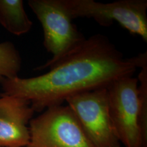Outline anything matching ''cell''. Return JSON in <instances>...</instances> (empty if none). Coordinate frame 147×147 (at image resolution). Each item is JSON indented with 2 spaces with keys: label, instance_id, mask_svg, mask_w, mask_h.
Returning <instances> with one entry per match:
<instances>
[{
  "label": "cell",
  "instance_id": "6da1fadb",
  "mask_svg": "<svg viewBox=\"0 0 147 147\" xmlns=\"http://www.w3.org/2000/svg\"><path fill=\"white\" fill-rule=\"evenodd\" d=\"M146 63V52L125 57L107 36L95 34L49 66L45 74L5 80L0 95L25 99L35 113H42L51 106L63 105L69 97L107 88L115 80L133 76Z\"/></svg>",
  "mask_w": 147,
  "mask_h": 147
},
{
  "label": "cell",
  "instance_id": "7a4b0ae2",
  "mask_svg": "<svg viewBox=\"0 0 147 147\" xmlns=\"http://www.w3.org/2000/svg\"><path fill=\"white\" fill-rule=\"evenodd\" d=\"M29 6L41 23L44 47L53 57L37 70H43L69 54L86 40L72 23L64 0H29Z\"/></svg>",
  "mask_w": 147,
  "mask_h": 147
},
{
  "label": "cell",
  "instance_id": "3957f363",
  "mask_svg": "<svg viewBox=\"0 0 147 147\" xmlns=\"http://www.w3.org/2000/svg\"><path fill=\"white\" fill-rule=\"evenodd\" d=\"M28 127L26 147H95L68 106L47 108Z\"/></svg>",
  "mask_w": 147,
  "mask_h": 147
},
{
  "label": "cell",
  "instance_id": "277c9868",
  "mask_svg": "<svg viewBox=\"0 0 147 147\" xmlns=\"http://www.w3.org/2000/svg\"><path fill=\"white\" fill-rule=\"evenodd\" d=\"M71 19L93 18L100 26L110 27L115 21L130 34L147 42L146 0H119L102 3L94 0H64Z\"/></svg>",
  "mask_w": 147,
  "mask_h": 147
},
{
  "label": "cell",
  "instance_id": "5b68a950",
  "mask_svg": "<svg viewBox=\"0 0 147 147\" xmlns=\"http://www.w3.org/2000/svg\"><path fill=\"white\" fill-rule=\"evenodd\" d=\"M65 102L95 147H121L110 117L107 88L79 93Z\"/></svg>",
  "mask_w": 147,
  "mask_h": 147
},
{
  "label": "cell",
  "instance_id": "8992f818",
  "mask_svg": "<svg viewBox=\"0 0 147 147\" xmlns=\"http://www.w3.org/2000/svg\"><path fill=\"white\" fill-rule=\"evenodd\" d=\"M138 85V78L129 76L115 80L107 87L110 119L125 147H140Z\"/></svg>",
  "mask_w": 147,
  "mask_h": 147
},
{
  "label": "cell",
  "instance_id": "52a82bcc",
  "mask_svg": "<svg viewBox=\"0 0 147 147\" xmlns=\"http://www.w3.org/2000/svg\"><path fill=\"white\" fill-rule=\"evenodd\" d=\"M34 113L28 100L0 95V147H26Z\"/></svg>",
  "mask_w": 147,
  "mask_h": 147
},
{
  "label": "cell",
  "instance_id": "ba28073f",
  "mask_svg": "<svg viewBox=\"0 0 147 147\" xmlns=\"http://www.w3.org/2000/svg\"><path fill=\"white\" fill-rule=\"evenodd\" d=\"M0 24L18 36L28 33L33 26L22 0H0Z\"/></svg>",
  "mask_w": 147,
  "mask_h": 147
},
{
  "label": "cell",
  "instance_id": "9c48e42d",
  "mask_svg": "<svg viewBox=\"0 0 147 147\" xmlns=\"http://www.w3.org/2000/svg\"><path fill=\"white\" fill-rule=\"evenodd\" d=\"M22 59L15 45L10 41L0 43V84L7 79L18 77Z\"/></svg>",
  "mask_w": 147,
  "mask_h": 147
},
{
  "label": "cell",
  "instance_id": "30bf717a",
  "mask_svg": "<svg viewBox=\"0 0 147 147\" xmlns=\"http://www.w3.org/2000/svg\"><path fill=\"white\" fill-rule=\"evenodd\" d=\"M138 77V128L140 147H147V64L141 67Z\"/></svg>",
  "mask_w": 147,
  "mask_h": 147
}]
</instances>
